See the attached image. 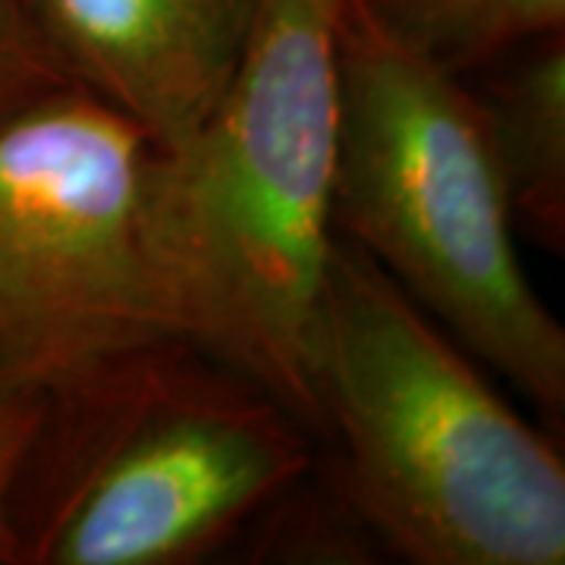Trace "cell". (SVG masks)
<instances>
[{
  "label": "cell",
  "mask_w": 565,
  "mask_h": 565,
  "mask_svg": "<svg viewBox=\"0 0 565 565\" xmlns=\"http://www.w3.org/2000/svg\"><path fill=\"white\" fill-rule=\"evenodd\" d=\"M343 0H262L233 79L148 173V230L185 345L308 430V333L337 239Z\"/></svg>",
  "instance_id": "1"
},
{
  "label": "cell",
  "mask_w": 565,
  "mask_h": 565,
  "mask_svg": "<svg viewBox=\"0 0 565 565\" xmlns=\"http://www.w3.org/2000/svg\"><path fill=\"white\" fill-rule=\"evenodd\" d=\"M44 415V393L29 386H0V565H22L17 497Z\"/></svg>",
  "instance_id": "9"
},
{
  "label": "cell",
  "mask_w": 565,
  "mask_h": 565,
  "mask_svg": "<svg viewBox=\"0 0 565 565\" xmlns=\"http://www.w3.org/2000/svg\"><path fill=\"white\" fill-rule=\"evenodd\" d=\"M337 57V233L475 359L559 415L565 330L527 280L475 92L390 39L352 0H343Z\"/></svg>",
  "instance_id": "3"
},
{
  "label": "cell",
  "mask_w": 565,
  "mask_h": 565,
  "mask_svg": "<svg viewBox=\"0 0 565 565\" xmlns=\"http://www.w3.org/2000/svg\"><path fill=\"white\" fill-rule=\"evenodd\" d=\"M305 427L185 343L47 396L22 471V565H185L311 468Z\"/></svg>",
  "instance_id": "4"
},
{
  "label": "cell",
  "mask_w": 565,
  "mask_h": 565,
  "mask_svg": "<svg viewBox=\"0 0 565 565\" xmlns=\"http://www.w3.org/2000/svg\"><path fill=\"white\" fill-rule=\"evenodd\" d=\"M70 85L39 39L22 0H0V120Z\"/></svg>",
  "instance_id": "10"
},
{
  "label": "cell",
  "mask_w": 565,
  "mask_h": 565,
  "mask_svg": "<svg viewBox=\"0 0 565 565\" xmlns=\"http://www.w3.org/2000/svg\"><path fill=\"white\" fill-rule=\"evenodd\" d=\"M154 141L70 82L0 120V386L182 343L148 230Z\"/></svg>",
  "instance_id": "5"
},
{
  "label": "cell",
  "mask_w": 565,
  "mask_h": 565,
  "mask_svg": "<svg viewBox=\"0 0 565 565\" xmlns=\"http://www.w3.org/2000/svg\"><path fill=\"white\" fill-rule=\"evenodd\" d=\"M262 0H22L63 76L180 145L223 95Z\"/></svg>",
  "instance_id": "6"
},
{
  "label": "cell",
  "mask_w": 565,
  "mask_h": 565,
  "mask_svg": "<svg viewBox=\"0 0 565 565\" xmlns=\"http://www.w3.org/2000/svg\"><path fill=\"white\" fill-rule=\"evenodd\" d=\"M345 497L418 565H563L565 462L462 343L337 233L308 333Z\"/></svg>",
  "instance_id": "2"
},
{
  "label": "cell",
  "mask_w": 565,
  "mask_h": 565,
  "mask_svg": "<svg viewBox=\"0 0 565 565\" xmlns=\"http://www.w3.org/2000/svg\"><path fill=\"white\" fill-rule=\"evenodd\" d=\"M424 61L456 76L565 32V0H352Z\"/></svg>",
  "instance_id": "8"
},
{
  "label": "cell",
  "mask_w": 565,
  "mask_h": 565,
  "mask_svg": "<svg viewBox=\"0 0 565 565\" xmlns=\"http://www.w3.org/2000/svg\"><path fill=\"white\" fill-rule=\"evenodd\" d=\"M503 73L475 92L519 233L565 248V39L512 51Z\"/></svg>",
  "instance_id": "7"
}]
</instances>
